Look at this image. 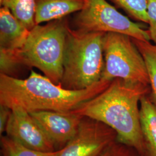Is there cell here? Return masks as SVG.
<instances>
[{"mask_svg": "<svg viewBox=\"0 0 156 156\" xmlns=\"http://www.w3.org/2000/svg\"><path fill=\"white\" fill-rule=\"evenodd\" d=\"M75 30L82 32L123 34L134 39L150 41L145 26L130 20L106 0H86L74 19Z\"/></svg>", "mask_w": 156, "mask_h": 156, "instance_id": "6", "label": "cell"}, {"mask_svg": "<svg viewBox=\"0 0 156 156\" xmlns=\"http://www.w3.org/2000/svg\"><path fill=\"white\" fill-rule=\"evenodd\" d=\"M100 156H142L134 147L115 140Z\"/></svg>", "mask_w": 156, "mask_h": 156, "instance_id": "18", "label": "cell"}, {"mask_svg": "<svg viewBox=\"0 0 156 156\" xmlns=\"http://www.w3.org/2000/svg\"><path fill=\"white\" fill-rule=\"evenodd\" d=\"M30 114L52 141L56 150L62 149L73 139L83 117L72 111H39Z\"/></svg>", "mask_w": 156, "mask_h": 156, "instance_id": "9", "label": "cell"}, {"mask_svg": "<svg viewBox=\"0 0 156 156\" xmlns=\"http://www.w3.org/2000/svg\"><path fill=\"white\" fill-rule=\"evenodd\" d=\"M5 132L8 136L28 149L41 152L58 151L33 116L22 109L12 110Z\"/></svg>", "mask_w": 156, "mask_h": 156, "instance_id": "8", "label": "cell"}, {"mask_svg": "<svg viewBox=\"0 0 156 156\" xmlns=\"http://www.w3.org/2000/svg\"><path fill=\"white\" fill-rule=\"evenodd\" d=\"M134 20L147 23V0H111Z\"/></svg>", "mask_w": 156, "mask_h": 156, "instance_id": "16", "label": "cell"}, {"mask_svg": "<svg viewBox=\"0 0 156 156\" xmlns=\"http://www.w3.org/2000/svg\"><path fill=\"white\" fill-rule=\"evenodd\" d=\"M30 30L5 6L0 9V50L16 51L24 44Z\"/></svg>", "mask_w": 156, "mask_h": 156, "instance_id": "10", "label": "cell"}, {"mask_svg": "<svg viewBox=\"0 0 156 156\" xmlns=\"http://www.w3.org/2000/svg\"><path fill=\"white\" fill-rule=\"evenodd\" d=\"M117 137L105 124L83 117L75 136L57 156H100Z\"/></svg>", "mask_w": 156, "mask_h": 156, "instance_id": "7", "label": "cell"}, {"mask_svg": "<svg viewBox=\"0 0 156 156\" xmlns=\"http://www.w3.org/2000/svg\"><path fill=\"white\" fill-rule=\"evenodd\" d=\"M150 91V86L115 79L99 94L72 112L105 124L117 133V140L133 147L141 156H148L140 128L139 104Z\"/></svg>", "mask_w": 156, "mask_h": 156, "instance_id": "1", "label": "cell"}, {"mask_svg": "<svg viewBox=\"0 0 156 156\" xmlns=\"http://www.w3.org/2000/svg\"><path fill=\"white\" fill-rule=\"evenodd\" d=\"M105 34L82 32L69 27L60 83L62 87L85 89L100 81L105 65L103 44Z\"/></svg>", "mask_w": 156, "mask_h": 156, "instance_id": "3", "label": "cell"}, {"mask_svg": "<svg viewBox=\"0 0 156 156\" xmlns=\"http://www.w3.org/2000/svg\"><path fill=\"white\" fill-rule=\"evenodd\" d=\"M69 27L66 17L35 25L17 52L21 64L37 68L54 83L60 84Z\"/></svg>", "mask_w": 156, "mask_h": 156, "instance_id": "4", "label": "cell"}, {"mask_svg": "<svg viewBox=\"0 0 156 156\" xmlns=\"http://www.w3.org/2000/svg\"><path fill=\"white\" fill-rule=\"evenodd\" d=\"M12 110L9 108L0 105V134L5 131L6 125L11 114Z\"/></svg>", "mask_w": 156, "mask_h": 156, "instance_id": "20", "label": "cell"}, {"mask_svg": "<svg viewBox=\"0 0 156 156\" xmlns=\"http://www.w3.org/2000/svg\"><path fill=\"white\" fill-rule=\"evenodd\" d=\"M103 51L105 65L101 80L111 82L119 78L150 86L145 60L132 37L123 34L107 33Z\"/></svg>", "mask_w": 156, "mask_h": 156, "instance_id": "5", "label": "cell"}, {"mask_svg": "<svg viewBox=\"0 0 156 156\" xmlns=\"http://www.w3.org/2000/svg\"><path fill=\"white\" fill-rule=\"evenodd\" d=\"M0 5L8 8L28 30H31L36 25L35 0H0Z\"/></svg>", "mask_w": 156, "mask_h": 156, "instance_id": "13", "label": "cell"}, {"mask_svg": "<svg viewBox=\"0 0 156 156\" xmlns=\"http://www.w3.org/2000/svg\"><path fill=\"white\" fill-rule=\"evenodd\" d=\"M62 149L53 152H41L24 146L7 135L1 136L2 156H57Z\"/></svg>", "mask_w": 156, "mask_h": 156, "instance_id": "15", "label": "cell"}, {"mask_svg": "<svg viewBox=\"0 0 156 156\" xmlns=\"http://www.w3.org/2000/svg\"><path fill=\"white\" fill-rule=\"evenodd\" d=\"M17 51L0 50V73L12 76L18 68L22 66L17 55Z\"/></svg>", "mask_w": 156, "mask_h": 156, "instance_id": "17", "label": "cell"}, {"mask_svg": "<svg viewBox=\"0 0 156 156\" xmlns=\"http://www.w3.org/2000/svg\"><path fill=\"white\" fill-rule=\"evenodd\" d=\"M86 0H35V24L62 19L83 8Z\"/></svg>", "mask_w": 156, "mask_h": 156, "instance_id": "11", "label": "cell"}, {"mask_svg": "<svg viewBox=\"0 0 156 156\" xmlns=\"http://www.w3.org/2000/svg\"><path fill=\"white\" fill-rule=\"evenodd\" d=\"M111 82L101 80L87 89L71 90L54 83L33 70L25 79L0 73V105L30 113L71 112L99 94Z\"/></svg>", "mask_w": 156, "mask_h": 156, "instance_id": "2", "label": "cell"}, {"mask_svg": "<svg viewBox=\"0 0 156 156\" xmlns=\"http://www.w3.org/2000/svg\"><path fill=\"white\" fill-rule=\"evenodd\" d=\"M147 12L149 25L147 31L151 41L156 45V0H147Z\"/></svg>", "mask_w": 156, "mask_h": 156, "instance_id": "19", "label": "cell"}, {"mask_svg": "<svg viewBox=\"0 0 156 156\" xmlns=\"http://www.w3.org/2000/svg\"><path fill=\"white\" fill-rule=\"evenodd\" d=\"M140 118L148 156H156V106L148 94L140 101Z\"/></svg>", "mask_w": 156, "mask_h": 156, "instance_id": "12", "label": "cell"}, {"mask_svg": "<svg viewBox=\"0 0 156 156\" xmlns=\"http://www.w3.org/2000/svg\"><path fill=\"white\" fill-rule=\"evenodd\" d=\"M133 39L145 60L150 80L151 98L156 106V45L150 41Z\"/></svg>", "mask_w": 156, "mask_h": 156, "instance_id": "14", "label": "cell"}]
</instances>
